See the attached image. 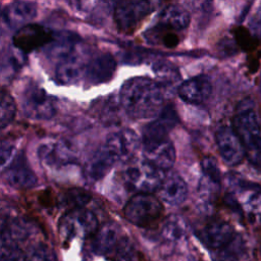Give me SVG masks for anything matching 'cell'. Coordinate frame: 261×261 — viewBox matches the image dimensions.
Returning <instances> with one entry per match:
<instances>
[{
  "label": "cell",
  "instance_id": "d590c367",
  "mask_svg": "<svg viewBox=\"0 0 261 261\" xmlns=\"http://www.w3.org/2000/svg\"><path fill=\"white\" fill-rule=\"evenodd\" d=\"M14 146L8 142V141H3L1 144V169L4 171L12 162V158L14 155Z\"/></svg>",
  "mask_w": 261,
  "mask_h": 261
},
{
  "label": "cell",
  "instance_id": "5bb4252c",
  "mask_svg": "<svg viewBox=\"0 0 261 261\" xmlns=\"http://www.w3.org/2000/svg\"><path fill=\"white\" fill-rule=\"evenodd\" d=\"M178 118L172 105H167L159 112L154 120L143 129V144L157 142L167 138L168 133L175 126Z\"/></svg>",
  "mask_w": 261,
  "mask_h": 261
},
{
  "label": "cell",
  "instance_id": "4fadbf2b",
  "mask_svg": "<svg viewBox=\"0 0 261 261\" xmlns=\"http://www.w3.org/2000/svg\"><path fill=\"white\" fill-rule=\"evenodd\" d=\"M234 234L233 227L228 222L220 219L205 223L197 231V237L201 243L212 251L226 245Z\"/></svg>",
  "mask_w": 261,
  "mask_h": 261
},
{
  "label": "cell",
  "instance_id": "cb8c5ba5",
  "mask_svg": "<svg viewBox=\"0 0 261 261\" xmlns=\"http://www.w3.org/2000/svg\"><path fill=\"white\" fill-rule=\"evenodd\" d=\"M5 174L7 182L16 189H32L38 182L35 172L25 164L23 159H17L12 162L6 168Z\"/></svg>",
  "mask_w": 261,
  "mask_h": 261
},
{
  "label": "cell",
  "instance_id": "74e56055",
  "mask_svg": "<svg viewBox=\"0 0 261 261\" xmlns=\"http://www.w3.org/2000/svg\"><path fill=\"white\" fill-rule=\"evenodd\" d=\"M73 4L82 10H90L96 3V0H72Z\"/></svg>",
  "mask_w": 261,
  "mask_h": 261
},
{
  "label": "cell",
  "instance_id": "e575fe53",
  "mask_svg": "<svg viewBox=\"0 0 261 261\" xmlns=\"http://www.w3.org/2000/svg\"><path fill=\"white\" fill-rule=\"evenodd\" d=\"M160 29L158 32L161 33V37H160V41L162 43L163 46H165L166 48H174L178 45L179 43V37L178 35L175 33V31L166 29L162 25H159Z\"/></svg>",
  "mask_w": 261,
  "mask_h": 261
},
{
  "label": "cell",
  "instance_id": "f1b7e54d",
  "mask_svg": "<svg viewBox=\"0 0 261 261\" xmlns=\"http://www.w3.org/2000/svg\"><path fill=\"white\" fill-rule=\"evenodd\" d=\"M1 261H25V253L18 247L17 243L1 237Z\"/></svg>",
  "mask_w": 261,
  "mask_h": 261
},
{
  "label": "cell",
  "instance_id": "30bf717a",
  "mask_svg": "<svg viewBox=\"0 0 261 261\" xmlns=\"http://www.w3.org/2000/svg\"><path fill=\"white\" fill-rule=\"evenodd\" d=\"M215 141L222 159L229 165L241 163L246 157L244 145L233 126H221L215 134Z\"/></svg>",
  "mask_w": 261,
  "mask_h": 261
},
{
  "label": "cell",
  "instance_id": "4dcf8cb0",
  "mask_svg": "<svg viewBox=\"0 0 261 261\" xmlns=\"http://www.w3.org/2000/svg\"><path fill=\"white\" fill-rule=\"evenodd\" d=\"M25 261H57L52 249L44 243H37L27 250Z\"/></svg>",
  "mask_w": 261,
  "mask_h": 261
},
{
  "label": "cell",
  "instance_id": "1f68e13d",
  "mask_svg": "<svg viewBox=\"0 0 261 261\" xmlns=\"http://www.w3.org/2000/svg\"><path fill=\"white\" fill-rule=\"evenodd\" d=\"M154 70L156 71V73L159 77L158 83L163 87L164 91H165V89L172 87L180 79L178 71L170 64H165V63L157 64V66L154 68Z\"/></svg>",
  "mask_w": 261,
  "mask_h": 261
},
{
  "label": "cell",
  "instance_id": "ac0fdd59",
  "mask_svg": "<svg viewBox=\"0 0 261 261\" xmlns=\"http://www.w3.org/2000/svg\"><path fill=\"white\" fill-rule=\"evenodd\" d=\"M177 92L185 102L201 104L211 95L212 85L206 75H198L181 83Z\"/></svg>",
  "mask_w": 261,
  "mask_h": 261
},
{
  "label": "cell",
  "instance_id": "3957f363",
  "mask_svg": "<svg viewBox=\"0 0 261 261\" xmlns=\"http://www.w3.org/2000/svg\"><path fill=\"white\" fill-rule=\"evenodd\" d=\"M228 184L230 191L225 198L226 204L248 220H259L261 218V188L232 176Z\"/></svg>",
  "mask_w": 261,
  "mask_h": 261
},
{
  "label": "cell",
  "instance_id": "484cf974",
  "mask_svg": "<svg viewBox=\"0 0 261 261\" xmlns=\"http://www.w3.org/2000/svg\"><path fill=\"white\" fill-rule=\"evenodd\" d=\"M161 234L165 241L170 243H179L187 234L186 222L177 215H170L162 224Z\"/></svg>",
  "mask_w": 261,
  "mask_h": 261
},
{
  "label": "cell",
  "instance_id": "f546056e",
  "mask_svg": "<svg viewBox=\"0 0 261 261\" xmlns=\"http://www.w3.org/2000/svg\"><path fill=\"white\" fill-rule=\"evenodd\" d=\"M16 113V106L11 95L2 90L1 92V111H0V124L5 128L13 120Z\"/></svg>",
  "mask_w": 261,
  "mask_h": 261
},
{
  "label": "cell",
  "instance_id": "9a60e30c",
  "mask_svg": "<svg viewBox=\"0 0 261 261\" xmlns=\"http://www.w3.org/2000/svg\"><path fill=\"white\" fill-rule=\"evenodd\" d=\"M143 153L147 161L162 170L171 168L176 158L175 148L168 138L157 142L145 143Z\"/></svg>",
  "mask_w": 261,
  "mask_h": 261
},
{
  "label": "cell",
  "instance_id": "44dd1931",
  "mask_svg": "<svg viewBox=\"0 0 261 261\" xmlns=\"http://www.w3.org/2000/svg\"><path fill=\"white\" fill-rule=\"evenodd\" d=\"M36 5L33 2L23 0H16L7 4L2 11L3 20L12 28H21L28 24L29 21L36 17Z\"/></svg>",
  "mask_w": 261,
  "mask_h": 261
},
{
  "label": "cell",
  "instance_id": "d6a6232c",
  "mask_svg": "<svg viewBox=\"0 0 261 261\" xmlns=\"http://www.w3.org/2000/svg\"><path fill=\"white\" fill-rule=\"evenodd\" d=\"M201 166H202V171H203L204 177L208 178L209 180H211L217 185H220L221 174H220V170H219L214 158L204 157L201 162Z\"/></svg>",
  "mask_w": 261,
  "mask_h": 261
},
{
  "label": "cell",
  "instance_id": "4316f807",
  "mask_svg": "<svg viewBox=\"0 0 261 261\" xmlns=\"http://www.w3.org/2000/svg\"><path fill=\"white\" fill-rule=\"evenodd\" d=\"M111 261H139V252L137 251L132 240L127 237H121L108 256Z\"/></svg>",
  "mask_w": 261,
  "mask_h": 261
},
{
  "label": "cell",
  "instance_id": "ba28073f",
  "mask_svg": "<svg viewBox=\"0 0 261 261\" xmlns=\"http://www.w3.org/2000/svg\"><path fill=\"white\" fill-rule=\"evenodd\" d=\"M38 155L40 161L50 168L75 164L77 161L74 146L64 139H48L43 142L38 149Z\"/></svg>",
  "mask_w": 261,
  "mask_h": 261
},
{
  "label": "cell",
  "instance_id": "5b68a950",
  "mask_svg": "<svg viewBox=\"0 0 261 261\" xmlns=\"http://www.w3.org/2000/svg\"><path fill=\"white\" fill-rule=\"evenodd\" d=\"M99 228L96 215L85 207L67 210L59 219L58 232L62 242L91 238Z\"/></svg>",
  "mask_w": 261,
  "mask_h": 261
},
{
  "label": "cell",
  "instance_id": "52a82bcc",
  "mask_svg": "<svg viewBox=\"0 0 261 261\" xmlns=\"http://www.w3.org/2000/svg\"><path fill=\"white\" fill-rule=\"evenodd\" d=\"M125 218L140 227H150L157 223L163 214V206L151 193H138L124 205Z\"/></svg>",
  "mask_w": 261,
  "mask_h": 261
},
{
  "label": "cell",
  "instance_id": "7a4b0ae2",
  "mask_svg": "<svg viewBox=\"0 0 261 261\" xmlns=\"http://www.w3.org/2000/svg\"><path fill=\"white\" fill-rule=\"evenodd\" d=\"M232 126L242 140L246 157L253 165L261 167V127L252 99H244L238 104Z\"/></svg>",
  "mask_w": 261,
  "mask_h": 261
},
{
  "label": "cell",
  "instance_id": "ffe728a7",
  "mask_svg": "<svg viewBox=\"0 0 261 261\" xmlns=\"http://www.w3.org/2000/svg\"><path fill=\"white\" fill-rule=\"evenodd\" d=\"M116 161L103 144L92 155L84 166V175L89 181H97L103 178Z\"/></svg>",
  "mask_w": 261,
  "mask_h": 261
},
{
  "label": "cell",
  "instance_id": "8992f818",
  "mask_svg": "<svg viewBox=\"0 0 261 261\" xmlns=\"http://www.w3.org/2000/svg\"><path fill=\"white\" fill-rule=\"evenodd\" d=\"M163 0H120L114 6V21L124 34L134 33Z\"/></svg>",
  "mask_w": 261,
  "mask_h": 261
},
{
  "label": "cell",
  "instance_id": "7402d4cb",
  "mask_svg": "<svg viewBox=\"0 0 261 261\" xmlns=\"http://www.w3.org/2000/svg\"><path fill=\"white\" fill-rule=\"evenodd\" d=\"M86 64L87 62L83 60L82 55L76 50L71 55L58 61L55 71L56 80L63 85L74 84L85 73Z\"/></svg>",
  "mask_w": 261,
  "mask_h": 261
},
{
  "label": "cell",
  "instance_id": "7c38bea8",
  "mask_svg": "<svg viewBox=\"0 0 261 261\" xmlns=\"http://www.w3.org/2000/svg\"><path fill=\"white\" fill-rule=\"evenodd\" d=\"M104 145L116 163L128 162L138 149L139 138L134 130L123 128L111 134Z\"/></svg>",
  "mask_w": 261,
  "mask_h": 261
},
{
  "label": "cell",
  "instance_id": "277c9868",
  "mask_svg": "<svg viewBox=\"0 0 261 261\" xmlns=\"http://www.w3.org/2000/svg\"><path fill=\"white\" fill-rule=\"evenodd\" d=\"M122 177L130 190L139 193H153L159 190L165 175L164 170L145 159L128 162L122 172Z\"/></svg>",
  "mask_w": 261,
  "mask_h": 261
},
{
  "label": "cell",
  "instance_id": "8fae6325",
  "mask_svg": "<svg viewBox=\"0 0 261 261\" xmlns=\"http://www.w3.org/2000/svg\"><path fill=\"white\" fill-rule=\"evenodd\" d=\"M52 40V32L46 27L37 23H28L22 25L13 36L14 46L25 53L41 48Z\"/></svg>",
  "mask_w": 261,
  "mask_h": 261
},
{
  "label": "cell",
  "instance_id": "836d02e7",
  "mask_svg": "<svg viewBox=\"0 0 261 261\" xmlns=\"http://www.w3.org/2000/svg\"><path fill=\"white\" fill-rule=\"evenodd\" d=\"M99 119L104 123H115L117 119V111L113 101H105L97 110Z\"/></svg>",
  "mask_w": 261,
  "mask_h": 261
},
{
  "label": "cell",
  "instance_id": "d4e9b609",
  "mask_svg": "<svg viewBox=\"0 0 261 261\" xmlns=\"http://www.w3.org/2000/svg\"><path fill=\"white\" fill-rule=\"evenodd\" d=\"M191 16L188 10L178 5H169L159 14V25L172 31H182L188 28Z\"/></svg>",
  "mask_w": 261,
  "mask_h": 261
},
{
  "label": "cell",
  "instance_id": "83f0119b",
  "mask_svg": "<svg viewBox=\"0 0 261 261\" xmlns=\"http://www.w3.org/2000/svg\"><path fill=\"white\" fill-rule=\"evenodd\" d=\"M91 200V195L82 189H69L65 191L61 198L60 204L68 210L85 207Z\"/></svg>",
  "mask_w": 261,
  "mask_h": 261
},
{
  "label": "cell",
  "instance_id": "8d00e7d4",
  "mask_svg": "<svg viewBox=\"0 0 261 261\" xmlns=\"http://www.w3.org/2000/svg\"><path fill=\"white\" fill-rule=\"evenodd\" d=\"M189 5L192 7V9L196 11H209L211 9V0H188Z\"/></svg>",
  "mask_w": 261,
  "mask_h": 261
},
{
  "label": "cell",
  "instance_id": "d6986e66",
  "mask_svg": "<svg viewBox=\"0 0 261 261\" xmlns=\"http://www.w3.org/2000/svg\"><path fill=\"white\" fill-rule=\"evenodd\" d=\"M91 249L97 255L108 257L116 247L119 239V227L114 222H108L99 226L91 237Z\"/></svg>",
  "mask_w": 261,
  "mask_h": 261
},
{
  "label": "cell",
  "instance_id": "2e32d148",
  "mask_svg": "<svg viewBox=\"0 0 261 261\" xmlns=\"http://www.w3.org/2000/svg\"><path fill=\"white\" fill-rule=\"evenodd\" d=\"M253 258L254 252L249 241L239 233L223 247L212 251L214 261H252Z\"/></svg>",
  "mask_w": 261,
  "mask_h": 261
},
{
  "label": "cell",
  "instance_id": "9c48e42d",
  "mask_svg": "<svg viewBox=\"0 0 261 261\" xmlns=\"http://www.w3.org/2000/svg\"><path fill=\"white\" fill-rule=\"evenodd\" d=\"M22 105L25 114L33 119H49L56 112L54 99L36 85L24 90Z\"/></svg>",
  "mask_w": 261,
  "mask_h": 261
},
{
  "label": "cell",
  "instance_id": "6da1fadb",
  "mask_svg": "<svg viewBox=\"0 0 261 261\" xmlns=\"http://www.w3.org/2000/svg\"><path fill=\"white\" fill-rule=\"evenodd\" d=\"M165 91L157 82L146 76L127 80L120 90V104L128 116L145 119L162 110Z\"/></svg>",
  "mask_w": 261,
  "mask_h": 261
},
{
  "label": "cell",
  "instance_id": "603a6c76",
  "mask_svg": "<svg viewBox=\"0 0 261 261\" xmlns=\"http://www.w3.org/2000/svg\"><path fill=\"white\" fill-rule=\"evenodd\" d=\"M158 192L159 199L171 206H177L185 202L188 196L186 181L175 173L165 176Z\"/></svg>",
  "mask_w": 261,
  "mask_h": 261
},
{
  "label": "cell",
  "instance_id": "e0dca14e",
  "mask_svg": "<svg viewBox=\"0 0 261 261\" xmlns=\"http://www.w3.org/2000/svg\"><path fill=\"white\" fill-rule=\"evenodd\" d=\"M116 63L109 53H101L92 57L86 64L85 75L91 85L109 82L115 72Z\"/></svg>",
  "mask_w": 261,
  "mask_h": 261
}]
</instances>
